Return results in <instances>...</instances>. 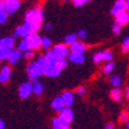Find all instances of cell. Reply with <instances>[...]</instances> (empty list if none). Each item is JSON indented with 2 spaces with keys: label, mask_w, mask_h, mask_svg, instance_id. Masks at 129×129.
<instances>
[{
  "label": "cell",
  "mask_w": 129,
  "mask_h": 129,
  "mask_svg": "<svg viewBox=\"0 0 129 129\" xmlns=\"http://www.w3.org/2000/svg\"><path fill=\"white\" fill-rule=\"evenodd\" d=\"M43 19H44L43 11L40 8H32V10H28L25 13V23L24 24L30 28V31L32 33H35L40 28Z\"/></svg>",
  "instance_id": "6da1fadb"
},
{
  "label": "cell",
  "mask_w": 129,
  "mask_h": 129,
  "mask_svg": "<svg viewBox=\"0 0 129 129\" xmlns=\"http://www.w3.org/2000/svg\"><path fill=\"white\" fill-rule=\"evenodd\" d=\"M46 64L47 62L44 56H40L37 60L28 64L27 68H26V71H27V77L30 79V82L38 81L40 76L44 75V70H45V65Z\"/></svg>",
  "instance_id": "7a4b0ae2"
},
{
  "label": "cell",
  "mask_w": 129,
  "mask_h": 129,
  "mask_svg": "<svg viewBox=\"0 0 129 129\" xmlns=\"http://www.w3.org/2000/svg\"><path fill=\"white\" fill-rule=\"evenodd\" d=\"M62 71L63 70L57 65V63H47L45 65L44 75L46 77H50V78H55V77H58Z\"/></svg>",
  "instance_id": "3957f363"
},
{
  "label": "cell",
  "mask_w": 129,
  "mask_h": 129,
  "mask_svg": "<svg viewBox=\"0 0 129 129\" xmlns=\"http://www.w3.org/2000/svg\"><path fill=\"white\" fill-rule=\"evenodd\" d=\"M1 3L4 4L6 11L8 12V14L16 13L21 6V1L20 0H1Z\"/></svg>",
  "instance_id": "277c9868"
},
{
  "label": "cell",
  "mask_w": 129,
  "mask_h": 129,
  "mask_svg": "<svg viewBox=\"0 0 129 129\" xmlns=\"http://www.w3.org/2000/svg\"><path fill=\"white\" fill-rule=\"evenodd\" d=\"M52 51H53L60 59L68 58L69 55H70V49L68 47L67 44H57V45H55V46L52 47Z\"/></svg>",
  "instance_id": "5b68a950"
},
{
  "label": "cell",
  "mask_w": 129,
  "mask_h": 129,
  "mask_svg": "<svg viewBox=\"0 0 129 129\" xmlns=\"http://www.w3.org/2000/svg\"><path fill=\"white\" fill-rule=\"evenodd\" d=\"M113 59V52L111 51H100L97 53H95L92 57L95 64H98L101 62H110Z\"/></svg>",
  "instance_id": "8992f818"
},
{
  "label": "cell",
  "mask_w": 129,
  "mask_h": 129,
  "mask_svg": "<svg viewBox=\"0 0 129 129\" xmlns=\"http://www.w3.org/2000/svg\"><path fill=\"white\" fill-rule=\"evenodd\" d=\"M33 94V85L32 83L26 82L19 86V97L21 100H26Z\"/></svg>",
  "instance_id": "52a82bcc"
},
{
  "label": "cell",
  "mask_w": 129,
  "mask_h": 129,
  "mask_svg": "<svg viewBox=\"0 0 129 129\" xmlns=\"http://www.w3.org/2000/svg\"><path fill=\"white\" fill-rule=\"evenodd\" d=\"M26 39L30 43L31 50H38L39 47H42V37H39V36L37 35V32L31 33L28 37H26Z\"/></svg>",
  "instance_id": "ba28073f"
},
{
  "label": "cell",
  "mask_w": 129,
  "mask_h": 129,
  "mask_svg": "<svg viewBox=\"0 0 129 129\" xmlns=\"http://www.w3.org/2000/svg\"><path fill=\"white\" fill-rule=\"evenodd\" d=\"M58 116L60 118H63L65 122H68V123H71V122L74 121L75 114H74V111L71 110V107H64V108L59 111Z\"/></svg>",
  "instance_id": "9c48e42d"
},
{
  "label": "cell",
  "mask_w": 129,
  "mask_h": 129,
  "mask_svg": "<svg viewBox=\"0 0 129 129\" xmlns=\"http://www.w3.org/2000/svg\"><path fill=\"white\" fill-rule=\"evenodd\" d=\"M32 32L30 31V28L25 25V24H23V25H20V26H18V27L14 30V33H13V37L16 38V37H20L21 39L23 38H26V37H28V36L31 35Z\"/></svg>",
  "instance_id": "30bf717a"
},
{
  "label": "cell",
  "mask_w": 129,
  "mask_h": 129,
  "mask_svg": "<svg viewBox=\"0 0 129 129\" xmlns=\"http://www.w3.org/2000/svg\"><path fill=\"white\" fill-rule=\"evenodd\" d=\"M23 53L24 52H21V51L19 50V49H12L11 50V53H10V56H8V63L11 64V65H14V64H17V63L19 62L20 59L23 58Z\"/></svg>",
  "instance_id": "8fae6325"
},
{
  "label": "cell",
  "mask_w": 129,
  "mask_h": 129,
  "mask_svg": "<svg viewBox=\"0 0 129 129\" xmlns=\"http://www.w3.org/2000/svg\"><path fill=\"white\" fill-rule=\"evenodd\" d=\"M127 10V0H116L114 6L111 7V14L116 16L117 13Z\"/></svg>",
  "instance_id": "7c38bea8"
},
{
  "label": "cell",
  "mask_w": 129,
  "mask_h": 129,
  "mask_svg": "<svg viewBox=\"0 0 129 129\" xmlns=\"http://www.w3.org/2000/svg\"><path fill=\"white\" fill-rule=\"evenodd\" d=\"M52 129H71V128H70V123H68L63 118L57 116V117L52 120Z\"/></svg>",
  "instance_id": "4fadbf2b"
},
{
  "label": "cell",
  "mask_w": 129,
  "mask_h": 129,
  "mask_svg": "<svg viewBox=\"0 0 129 129\" xmlns=\"http://www.w3.org/2000/svg\"><path fill=\"white\" fill-rule=\"evenodd\" d=\"M11 68L8 67V65H4V67L1 68V71H0V82L3 83H7L11 78Z\"/></svg>",
  "instance_id": "5bb4252c"
},
{
  "label": "cell",
  "mask_w": 129,
  "mask_h": 129,
  "mask_svg": "<svg viewBox=\"0 0 129 129\" xmlns=\"http://www.w3.org/2000/svg\"><path fill=\"white\" fill-rule=\"evenodd\" d=\"M115 21L118 24H121L122 26L123 25H127L129 23V12L128 11H122L120 13H117L115 16Z\"/></svg>",
  "instance_id": "9a60e30c"
},
{
  "label": "cell",
  "mask_w": 129,
  "mask_h": 129,
  "mask_svg": "<svg viewBox=\"0 0 129 129\" xmlns=\"http://www.w3.org/2000/svg\"><path fill=\"white\" fill-rule=\"evenodd\" d=\"M60 97L63 98L65 107H71L72 104H74V102H75V95H74V92H71V91H64Z\"/></svg>",
  "instance_id": "2e32d148"
},
{
  "label": "cell",
  "mask_w": 129,
  "mask_h": 129,
  "mask_svg": "<svg viewBox=\"0 0 129 129\" xmlns=\"http://www.w3.org/2000/svg\"><path fill=\"white\" fill-rule=\"evenodd\" d=\"M16 44L14 37H5L0 39V47H5V49H13Z\"/></svg>",
  "instance_id": "e0dca14e"
},
{
  "label": "cell",
  "mask_w": 129,
  "mask_h": 129,
  "mask_svg": "<svg viewBox=\"0 0 129 129\" xmlns=\"http://www.w3.org/2000/svg\"><path fill=\"white\" fill-rule=\"evenodd\" d=\"M86 50L85 44L82 43V42H76L75 44L70 45V51L71 52H75V53H84Z\"/></svg>",
  "instance_id": "ac0fdd59"
},
{
  "label": "cell",
  "mask_w": 129,
  "mask_h": 129,
  "mask_svg": "<svg viewBox=\"0 0 129 129\" xmlns=\"http://www.w3.org/2000/svg\"><path fill=\"white\" fill-rule=\"evenodd\" d=\"M68 59L70 60L71 63H74V64H83L85 58H84V55L82 53H75V52H71Z\"/></svg>",
  "instance_id": "d6986e66"
},
{
  "label": "cell",
  "mask_w": 129,
  "mask_h": 129,
  "mask_svg": "<svg viewBox=\"0 0 129 129\" xmlns=\"http://www.w3.org/2000/svg\"><path fill=\"white\" fill-rule=\"evenodd\" d=\"M64 107H65V104H64V101H63V98L60 96L59 97H55L52 100V102H51V108L53 110H56V111H60Z\"/></svg>",
  "instance_id": "ffe728a7"
},
{
  "label": "cell",
  "mask_w": 129,
  "mask_h": 129,
  "mask_svg": "<svg viewBox=\"0 0 129 129\" xmlns=\"http://www.w3.org/2000/svg\"><path fill=\"white\" fill-rule=\"evenodd\" d=\"M110 97L115 102H121L122 98H123V94H122V91L120 90V88H114L110 91Z\"/></svg>",
  "instance_id": "44dd1931"
},
{
  "label": "cell",
  "mask_w": 129,
  "mask_h": 129,
  "mask_svg": "<svg viewBox=\"0 0 129 129\" xmlns=\"http://www.w3.org/2000/svg\"><path fill=\"white\" fill-rule=\"evenodd\" d=\"M44 57H45V59H46L47 63H57L59 59H60L52 50L46 51V52H45V55H44Z\"/></svg>",
  "instance_id": "7402d4cb"
},
{
  "label": "cell",
  "mask_w": 129,
  "mask_h": 129,
  "mask_svg": "<svg viewBox=\"0 0 129 129\" xmlns=\"http://www.w3.org/2000/svg\"><path fill=\"white\" fill-rule=\"evenodd\" d=\"M32 85H33V94L37 95V96H40L44 91V85L38 81H33L32 82Z\"/></svg>",
  "instance_id": "603a6c76"
},
{
  "label": "cell",
  "mask_w": 129,
  "mask_h": 129,
  "mask_svg": "<svg viewBox=\"0 0 129 129\" xmlns=\"http://www.w3.org/2000/svg\"><path fill=\"white\" fill-rule=\"evenodd\" d=\"M78 35L77 33H70V35H68L65 38H64V44H67V45H72L75 44L76 42H78Z\"/></svg>",
  "instance_id": "cb8c5ba5"
},
{
  "label": "cell",
  "mask_w": 129,
  "mask_h": 129,
  "mask_svg": "<svg viewBox=\"0 0 129 129\" xmlns=\"http://www.w3.org/2000/svg\"><path fill=\"white\" fill-rule=\"evenodd\" d=\"M8 12L6 11V8H5L4 4L0 1V23L1 24H5L7 21V18H8Z\"/></svg>",
  "instance_id": "d4e9b609"
},
{
  "label": "cell",
  "mask_w": 129,
  "mask_h": 129,
  "mask_svg": "<svg viewBox=\"0 0 129 129\" xmlns=\"http://www.w3.org/2000/svg\"><path fill=\"white\" fill-rule=\"evenodd\" d=\"M18 49H19L21 52H26V51L31 50V46H30V43H28V40L26 39V38H23V39L19 42V44H18Z\"/></svg>",
  "instance_id": "484cf974"
},
{
  "label": "cell",
  "mask_w": 129,
  "mask_h": 129,
  "mask_svg": "<svg viewBox=\"0 0 129 129\" xmlns=\"http://www.w3.org/2000/svg\"><path fill=\"white\" fill-rule=\"evenodd\" d=\"M110 83H111V85H114V88H120L122 85V78L121 76H118V75H114L110 77Z\"/></svg>",
  "instance_id": "4316f807"
},
{
  "label": "cell",
  "mask_w": 129,
  "mask_h": 129,
  "mask_svg": "<svg viewBox=\"0 0 129 129\" xmlns=\"http://www.w3.org/2000/svg\"><path fill=\"white\" fill-rule=\"evenodd\" d=\"M52 46V42L49 37H43L42 38V49L45 51H49Z\"/></svg>",
  "instance_id": "83f0119b"
},
{
  "label": "cell",
  "mask_w": 129,
  "mask_h": 129,
  "mask_svg": "<svg viewBox=\"0 0 129 129\" xmlns=\"http://www.w3.org/2000/svg\"><path fill=\"white\" fill-rule=\"evenodd\" d=\"M12 49H5V47H0V59L1 60H6L8 59V56L11 53Z\"/></svg>",
  "instance_id": "f1b7e54d"
},
{
  "label": "cell",
  "mask_w": 129,
  "mask_h": 129,
  "mask_svg": "<svg viewBox=\"0 0 129 129\" xmlns=\"http://www.w3.org/2000/svg\"><path fill=\"white\" fill-rule=\"evenodd\" d=\"M114 68H115V64H114L111 60H110V62H108L106 65H104V68H103V74H104V75L111 74V72H113V70H114Z\"/></svg>",
  "instance_id": "f546056e"
},
{
  "label": "cell",
  "mask_w": 129,
  "mask_h": 129,
  "mask_svg": "<svg viewBox=\"0 0 129 129\" xmlns=\"http://www.w3.org/2000/svg\"><path fill=\"white\" fill-rule=\"evenodd\" d=\"M121 49H122V52H128L129 51V37H127V38L123 39L122 45H121Z\"/></svg>",
  "instance_id": "4dcf8cb0"
},
{
  "label": "cell",
  "mask_w": 129,
  "mask_h": 129,
  "mask_svg": "<svg viewBox=\"0 0 129 129\" xmlns=\"http://www.w3.org/2000/svg\"><path fill=\"white\" fill-rule=\"evenodd\" d=\"M121 30H122V25L115 21V24L113 25V33L114 35H120Z\"/></svg>",
  "instance_id": "1f68e13d"
},
{
  "label": "cell",
  "mask_w": 129,
  "mask_h": 129,
  "mask_svg": "<svg viewBox=\"0 0 129 129\" xmlns=\"http://www.w3.org/2000/svg\"><path fill=\"white\" fill-rule=\"evenodd\" d=\"M128 111H122L121 114H120V121L121 122H127L129 121V116H128Z\"/></svg>",
  "instance_id": "d6a6232c"
},
{
  "label": "cell",
  "mask_w": 129,
  "mask_h": 129,
  "mask_svg": "<svg viewBox=\"0 0 129 129\" xmlns=\"http://www.w3.org/2000/svg\"><path fill=\"white\" fill-rule=\"evenodd\" d=\"M57 65H58L62 70H64V69H67V67H68V60L65 58H64V59H59L58 62H57Z\"/></svg>",
  "instance_id": "836d02e7"
},
{
  "label": "cell",
  "mask_w": 129,
  "mask_h": 129,
  "mask_svg": "<svg viewBox=\"0 0 129 129\" xmlns=\"http://www.w3.org/2000/svg\"><path fill=\"white\" fill-rule=\"evenodd\" d=\"M24 57H25V59H27V60H31V59L35 57V50L26 51V52L24 53Z\"/></svg>",
  "instance_id": "e575fe53"
},
{
  "label": "cell",
  "mask_w": 129,
  "mask_h": 129,
  "mask_svg": "<svg viewBox=\"0 0 129 129\" xmlns=\"http://www.w3.org/2000/svg\"><path fill=\"white\" fill-rule=\"evenodd\" d=\"M89 1L90 0H72V3H74V5L76 7H81V6L85 5L86 3H89Z\"/></svg>",
  "instance_id": "d590c367"
},
{
  "label": "cell",
  "mask_w": 129,
  "mask_h": 129,
  "mask_svg": "<svg viewBox=\"0 0 129 129\" xmlns=\"http://www.w3.org/2000/svg\"><path fill=\"white\" fill-rule=\"evenodd\" d=\"M77 35H78V38L81 40H84V39H86V31L85 30H79L78 32H77Z\"/></svg>",
  "instance_id": "8d00e7d4"
},
{
  "label": "cell",
  "mask_w": 129,
  "mask_h": 129,
  "mask_svg": "<svg viewBox=\"0 0 129 129\" xmlns=\"http://www.w3.org/2000/svg\"><path fill=\"white\" fill-rule=\"evenodd\" d=\"M76 94L78 95V96H81V97H83L85 95V88L84 86H78L77 90H76Z\"/></svg>",
  "instance_id": "74e56055"
},
{
  "label": "cell",
  "mask_w": 129,
  "mask_h": 129,
  "mask_svg": "<svg viewBox=\"0 0 129 129\" xmlns=\"http://www.w3.org/2000/svg\"><path fill=\"white\" fill-rule=\"evenodd\" d=\"M104 129H115V125H114L113 123H107V124L104 125Z\"/></svg>",
  "instance_id": "f35d334b"
},
{
  "label": "cell",
  "mask_w": 129,
  "mask_h": 129,
  "mask_svg": "<svg viewBox=\"0 0 129 129\" xmlns=\"http://www.w3.org/2000/svg\"><path fill=\"white\" fill-rule=\"evenodd\" d=\"M44 28H45V30H46V31H50L51 28H52V25H51V24H45V25H44Z\"/></svg>",
  "instance_id": "ab89813d"
},
{
  "label": "cell",
  "mask_w": 129,
  "mask_h": 129,
  "mask_svg": "<svg viewBox=\"0 0 129 129\" xmlns=\"http://www.w3.org/2000/svg\"><path fill=\"white\" fill-rule=\"evenodd\" d=\"M5 128V122L4 120H0V129H4Z\"/></svg>",
  "instance_id": "60d3db41"
},
{
  "label": "cell",
  "mask_w": 129,
  "mask_h": 129,
  "mask_svg": "<svg viewBox=\"0 0 129 129\" xmlns=\"http://www.w3.org/2000/svg\"><path fill=\"white\" fill-rule=\"evenodd\" d=\"M127 11L129 12V0H127Z\"/></svg>",
  "instance_id": "b9f144b4"
},
{
  "label": "cell",
  "mask_w": 129,
  "mask_h": 129,
  "mask_svg": "<svg viewBox=\"0 0 129 129\" xmlns=\"http://www.w3.org/2000/svg\"><path fill=\"white\" fill-rule=\"evenodd\" d=\"M125 95H127V97L129 98V88H128V89H127V92H125Z\"/></svg>",
  "instance_id": "7bdbcfd3"
},
{
  "label": "cell",
  "mask_w": 129,
  "mask_h": 129,
  "mask_svg": "<svg viewBox=\"0 0 129 129\" xmlns=\"http://www.w3.org/2000/svg\"><path fill=\"white\" fill-rule=\"evenodd\" d=\"M127 129H129V121L127 122Z\"/></svg>",
  "instance_id": "ee69618b"
},
{
  "label": "cell",
  "mask_w": 129,
  "mask_h": 129,
  "mask_svg": "<svg viewBox=\"0 0 129 129\" xmlns=\"http://www.w3.org/2000/svg\"><path fill=\"white\" fill-rule=\"evenodd\" d=\"M127 110H128V113H129V103H128V107H127Z\"/></svg>",
  "instance_id": "f6af8a7d"
},
{
  "label": "cell",
  "mask_w": 129,
  "mask_h": 129,
  "mask_svg": "<svg viewBox=\"0 0 129 129\" xmlns=\"http://www.w3.org/2000/svg\"><path fill=\"white\" fill-rule=\"evenodd\" d=\"M63 1H72V0H63Z\"/></svg>",
  "instance_id": "bcb514c9"
}]
</instances>
